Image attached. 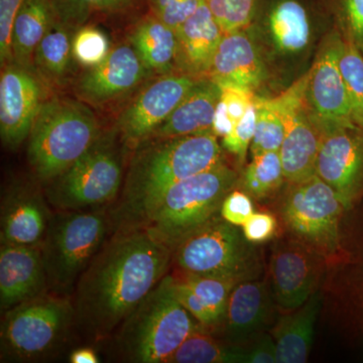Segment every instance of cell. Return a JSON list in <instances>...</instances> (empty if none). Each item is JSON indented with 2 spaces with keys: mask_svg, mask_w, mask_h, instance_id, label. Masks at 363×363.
<instances>
[{
  "mask_svg": "<svg viewBox=\"0 0 363 363\" xmlns=\"http://www.w3.org/2000/svg\"><path fill=\"white\" fill-rule=\"evenodd\" d=\"M176 33L178 71L196 79L207 78L224 33L204 0Z\"/></svg>",
  "mask_w": 363,
  "mask_h": 363,
  "instance_id": "22",
  "label": "cell"
},
{
  "mask_svg": "<svg viewBox=\"0 0 363 363\" xmlns=\"http://www.w3.org/2000/svg\"><path fill=\"white\" fill-rule=\"evenodd\" d=\"M257 111L255 135L250 152L252 156L267 152H279L285 136L283 111L276 97L257 96L255 102Z\"/></svg>",
  "mask_w": 363,
  "mask_h": 363,
  "instance_id": "32",
  "label": "cell"
},
{
  "mask_svg": "<svg viewBox=\"0 0 363 363\" xmlns=\"http://www.w3.org/2000/svg\"><path fill=\"white\" fill-rule=\"evenodd\" d=\"M0 331L1 362H33L52 355L75 327L71 296L51 291L4 313Z\"/></svg>",
  "mask_w": 363,
  "mask_h": 363,
  "instance_id": "7",
  "label": "cell"
},
{
  "mask_svg": "<svg viewBox=\"0 0 363 363\" xmlns=\"http://www.w3.org/2000/svg\"><path fill=\"white\" fill-rule=\"evenodd\" d=\"M174 290H175V295L179 302L194 317L196 321L201 325L203 328L213 333L215 330L213 319L205 306L202 304L201 301L193 292L192 289L186 285L180 279L174 277Z\"/></svg>",
  "mask_w": 363,
  "mask_h": 363,
  "instance_id": "43",
  "label": "cell"
},
{
  "mask_svg": "<svg viewBox=\"0 0 363 363\" xmlns=\"http://www.w3.org/2000/svg\"><path fill=\"white\" fill-rule=\"evenodd\" d=\"M220 87L210 78L197 79L188 94L182 99L171 116L152 133L149 138L212 133V125ZM147 138V140H149Z\"/></svg>",
  "mask_w": 363,
  "mask_h": 363,
  "instance_id": "23",
  "label": "cell"
},
{
  "mask_svg": "<svg viewBox=\"0 0 363 363\" xmlns=\"http://www.w3.org/2000/svg\"><path fill=\"white\" fill-rule=\"evenodd\" d=\"M202 0H149L152 14L177 30L195 13Z\"/></svg>",
  "mask_w": 363,
  "mask_h": 363,
  "instance_id": "40",
  "label": "cell"
},
{
  "mask_svg": "<svg viewBox=\"0 0 363 363\" xmlns=\"http://www.w3.org/2000/svg\"><path fill=\"white\" fill-rule=\"evenodd\" d=\"M342 35L337 28L322 40L309 70L307 100L323 133L332 126L357 125L352 121L350 99L344 83L339 52Z\"/></svg>",
  "mask_w": 363,
  "mask_h": 363,
  "instance_id": "14",
  "label": "cell"
},
{
  "mask_svg": "<svg viewBox=\"0 0 363 363\" xmlns=\"http://www.w3.org/2000/svg\"><path fill=\"white\" fill-rule=\"evenodd\" d=\"M247 347L215 337L211 331L199 328L167 360V363H245Z\"/></svg>",
  "mask_w": 363,
  "mask_h": 363,
  "instance_id": "29",
  "label": "cell"
},
{
  "mask_svg": "<svg viewBox=\"0 0 363 363\" xmlns=\"http://www.w3.org/2000/svg\"><path fill=\"white\" fill-rule=\"evenodd\" d=\"M147 73L131 45H121L101 64L87 69L76 84V94L88 104H107L135 89Z\"/></svg>",
  "mask_w": 363,
  "mask_h": 363,
  "instance_id": "17",
  "label": "cell"
},
{
  "mask_svg": "<svg viewBox=\"0 0 363 363\" xmlns=\"http://www.w3.org/2000/svg\"><path fill=\"white\" fill-rule=\"evenodd\" d=\"M224 33L247 30L255 18L257 0H204Z\"/></svg>",
  "mask_w": 363,
  "mask_h": 363,
  "instance_id": "36",
  "label": "cell"
},
{
  "mask_svg": "<svg viewBox=\"0 0 363 363\" xmlns=\"http://www.w3.org/2000/svg\"><path fill=\"white\" fill-rule=\"evenodd\" d=\"M172 274L192 289L193 292L211 315L215 330L219 329L225 316L230 294L234 286L242 281V279L217 274Z\"/></svg>",
  "mask_w": 363,
  "mask_h": 363,
  "instance_id": "31",
  "label": "cell"
},
{
  "mask_svg": "<svg viewBox=\"0 0 363 363\" xmlns=\"http://www.w3.org/2000/svg\"><path fill=\"white\" fill-rule=\"evenodd\" d=\"M130 42L147 71L161 76L179 72L176 30L156 16L140 21L130 35Z\"/></svg>",
  "mask_w": 363,
  "mask_h": 363,
  "instance_id": "26",
  "label": "cell"
},
{
  "mask_svg": "<svg viewBox=\"0 0 363 363\" xmlns=\"http://www.w3.org/2000/svg\"><path fill=\"white\" fill-rule=\"evenodd\" d=\"M324 262L322 255L293 238L277 243L269 262L277 304L288 311L304 305L317 291Z\"/></svg>",
  "mask_w": 363,
  "mask_h": 363,
  "instance_id": "16",
  "label": "cell"
},
{
  "mask_svg": "<svg viewBox=\"0 0 363 363\" xmlns=\"http://www.w3.org/2000/svg\"><path fill=\"white\" fill-rule=\"evenodd\" d=\"M285 182L279 152H267L252 156L240 175L238 187L252 199L266 201L281 190Z\"/></svg>",
  "mask_w": 363,
  "mask_h": 363,
  "instance_id": "30",
  "label": "cell"
},
{
  "mask_svg": "<svg viewBox=\"0 0 363 363\" xmlns=\"http://www.w3.org/2000/svg\"><path fill=\"white\" fill-rule=\"evenodd\" d=\"M133 150L121 197L111 205L112 231L140 225L172 186L225 161L211 133L149 138Z\"/></svg>",
  "mask_w": 363,
  "mask_h": 363,
  "instance_id": "2",
  "label": "cell"
},
{
  "mask_svg": "<svg viewBox=\"0 0 363 363\" xmlns=\"http://www.w3.org/2000/svg\"><path fill=\"white\" fill-rule=\"evenodd\" d=\"M172 267L175 274H217L247 281L259 274L260 259L242 229L219 213L177 245Z\"/></svg>",
  "mask_w": 363,
  "mask_h": 363,
  "instance_id": "9",
  "label": "cell"
},
{
  "mask_svg": "<svg viewBox=\"0 0 363 363\" xmlns=\"http://www.w3.org/2000/svg\"><path fill=\"white\" fill-rule=\"evenodd\" d=\"M101 135L97 117L82 100H45L26 147L33 175L47 185L84 156Z\"/></svg>",
  "mask_w": 363,
  "mask_h": 363,
  "instance_id": "4",
  "label": "cell"
},
{
  "mask_svg": "<svg viewBox=\"0 0 363 363\" xmlns=\"http://www.w3.org/2000/svg\"><path fill=\"white\" fill-rule=\"evenodd\" d=\"M316 175L337 194L345 210L363 198V128L332 126L325 130Z\"/></svg>",
  "mask_w": 363,
  "mask_h": 363,
  "instance_id": "12",
  "label": "cell"
},
{
  "mask_svg": "<svg viewBox=\"0 0 363 363\" xmlns=\"http://www.w3.org/2000/svg\"><path fill=\"white\" fill-rule=\"evenodd\" d=\"M26 0H0V64L13 63L11 32L16 14Z\"/></svg>",
  "mask_w": 363,
  "mask_h": 363,
  "instance_id": "41",
  "label": "cell"
},
{
  "mask_svg": "<svg viewBox=\"0 0 363 363\" xmlns=\"http://www.w3.org/2000/svg\"><path fill=\"white\" fill-rule=\"evenodd\" d=\"M322 306V294H313L304 305L279 318L272 336L277 347V362H307L314 339L315 323Z\"/></svg>",
  "mask_w": 363,
  "mask_h": 363,
  "instance_id": "24",
  "label": "cell"
},
{
  "mask_svg": "<svg viewBox=\"0 0 363 363\" xmlns=\"http://www.w3.org/2000/svg\"><path fill=\"white\" fill-rule=\"evenodd\" d=\"M69 360L72 363H97L99 362V357L93 348L83 347L78 348L71 353Z\"/></svg>",
  "mask_w": 363,
  "mask_h": 363,
  "instance_id": "46",
  "label": "cell"
},
{
  "mask_svg": "<svg viewBox=\"0 0 363 363\" xmlns=\"http://www.w3.org/2000/svg\"><path fill=\"white\" fill-rule=\"evenodd\" d=\"M278 228L276 217L267 212H255L241 226L243 234L248 241L255 245L272 240Z\"/></svg>",
  "mask_w": 363,
  "mask_h": 363,
  "instance_id": "44",
  "label": "cell"
},
{
  "mask_svg": "<svg viewBox=\"0 0 363 363\" xmlns=\"http://www.w3.org/2000/svg\"><path fill=\"white\" fill-rule=\"evenodd\" d=\"M267 76L262 54L247 28L224 33L207 78L255 91L264 84Z\"/></svg>",
  "mask_w": 363,
  "mask_h": 363,
  "instance_id": "21",
  "label": "cell"
},
{
  "mask_svg": "<svg viewBox=\"0 0 363 363\" xmlns=\"http://www.w3.org/2000/svg\"><path fill=\"white\" fill-rule=\"evenodd\" d=\"M253 213L252 198L241 189H233L226 196L220 208L222 218L235 226H242Z\"/></svg>",
  "mask_w": 363,
  "mask_h": 363,
  "instance_id": "42",
  "label": "cell"
},
{
  "mask_svg": "<svg viewBox=\"0 0 363 363\" xmlns=\"http://www.w3.org/2000/svg\"><path fill=\"white\" fill-rule=\"evenodd\" d=\"M217 84L220 87V97L215 111L212 133L223 138L255 105L257 94L255 91L231 83Z\"/></svg>",
  "mask_w": 363,
  "mask_h": 363,
  "instance_id": "33",
  "label": "cell"
},
{
  "mask_svg": "<svg viewBox=\"0 0 363 363\" xmlns=\"http://www.w3.org/2000/svg\"><path fill=\"white\" fill-rule=\"evenodd\" d=\"M308 81L309 71L276 96L285 123V136L279 152L288 184L316 175L323 130L308 104Z\"/></svg>",
  "mask_w": 363,
  "mask_h": 363,
  "instance_id": "11",
  "label": "cell"
},
{
  "mask_svg": "<svg viewBox=\"0 0 363 363\" xmlns=\"http://www.w3.org/2000/svg\"><path fill=\"white\" fill-rule=\"evenodd\" d=\"M111 50L108 37L95 26H82L74 33L72 51L79 65L94 68L107 58Z\"/></svg>",
  "mask_w": 363,
  "mask_h": 363,
  "instance_id": "35",
  "label": "cell"
},
{
  "mask_svg": "<svg viewBox=\"0 0 363 363\" xmlns=\"http://www.w3.org/2000/svg\"><path fill=\"white\" fill-rule=\"evenodd\" d=\"M49 291L40 245H1L0 247V310Z\"/></svg>",
  "mask_w": 363,
  "mask_h": 363,
  "instance_id": "18",
  "label": "cell"
},
{
  "mask_svg": "<svg viewBox=\"0 0 363 363\" xmlns=\"http://www.w3.org/2000/svg\"><path fill=\"white\" fill-rule=\"evenodd\" d=\"M337 30L363 54V0H331Z\"/></svg>",
  "mask_w": 363,
  "mask_h": 363,
  "instance_id": "38",
  "label": "cell"
},
{
  "mask_svg": "<svg viewBox=\"0 0 363 363\" xmlns=\"http://www.w3.org/2000/svg\"><path fill=\"white\" fill-rule=\"evenodd\" d=\"M272 314V300L266 281L247 279L234 286L219 330L228 342H245L264 331Z\"/></svg>",
  "mask_w": 363,
  "mask_h": 363,
  "instance_id": "20",
  "label": "cell"
},
{
  "mask_svg": "<svg viewBox=\"0 0 363 363\" xmlns=\"http://www.w3.org/2000/svg\"><path fill=\"white\" fill-rule=\"evenodd\" d=\"M116 130L102 133L77 162L47 184V201L58 211L109 206L116 201L124 181L123 149Z\"/></svg>",
  "mask_w": 363,
  "mask_h": 363,
  "instance_id": "8",
  "label": "cell"
},
{
  "mask_svg": "<svg viewBox=\"0 0 363 363\" xmlns=\"http://www.w3.org/2000/svg\"><path fill=\"white\" fill-rule=\"evenodd\" d=\"M247 347L245 363L277 362V347L274 338L269 334H260L252 345Z\"/></svg>",
  "mask_w": 363,
  "mask_h": 363,
  "instance_id": "45",
  "label": "cell"
},
{
  "mask_svg": "<svg viewBox=\"0 0 363 363\" xmlns=\"http://www.w3.org/2000/svg\"><path fill=\"white\" fill-rule=\"evenodd\" d=\"M173 250L147 227L112 231L79 279L73 295L75 327L104 342L171 271Z\"/></svg>",
  "mask_w": 363,
  "mask_h": 363,
  "instance_id": "1",
  "label": "cell"
},
{
  "mask_svg": "<svg viewBox=\"0 0 363 363\" xmlns=\"http://www.w3.org/2000/svg\"><path fill=\"white\" fill-rule=\"evenodd\" d=\"M240 174L225 161L172 186L140 225L174 250L182 240L220 213L224 199L238 188Z\"/></svg>",
  "mask_w": 363,
  "mask_h": 363,
  "instance_id": "5",
  "label": "cell"
},
{
  "mask_svg": "<svg viewBox=\"0 0 363 363\" xmlns=\"http://www.w3.org/2000/svg\"><path fill=\"white\" fill-rule=\"evenodd\" d=\"M339 67L347 91L353 123L363 128V54L354 43L343 37Z\"/></svg>",
  "mask_w": 363,
  "mask_h": 363,
  "instance_id": "34",
  "label": "cell"
},
{
  "mask_svg": "<svg viewBox=\"0 0 363 363\" xmlns=\"http://www.w3.org/2000/svg\"><path fill=\"white\" fill-rule=\"evenodd\" d=\"M56 18L51 0H26L11 32V54L14 63L33 68V56L45 33Z\"/></svg>",
  "mask_w": 363,
  "mask_h": 363,
  "instance_id": "27",
  "label": "cell"
},
{
  "mask_svg": "<svg viewBox=\"0 0 363 363\" xmlns=\"http://www.w3.org/2000/svg\"><path fill=\"white\" fill-rule=\"evenodd\" d=\"M197 79L176 72L147 85L116 121V133L125 147L135 149L147 140L188 94Z\"/></svg>",
  "mask_w": 363,
  "mask_h": 363,
  "instance_id": "13",
  "label": "cell"
},
{
  "mask_svg": "<svg viewBox=\"0 0 363 363\" xmlns=\"http://www.w3.org/2000/svg\"><path fill=\"white\" fill-rule=\"evenodd\" d=\"M75 30L55 18L33 56V68L52 84L62 85L71 74L75 61L72 40Z\"/></svg>",
  "mask_w": 363,
  "mask_h": 363,
  "instance_id": "28",
  "label": "cell"
},
{
  "mask_svg": "<svg viewBox=\"0 0 363 363\" xmlns=\"http://www.w3.org/2000/svg\"><path fill=\"white\" fill-rule=\"evenodd\" d=\"M44 86L35 69L13 63L0 76V136L4 147L18 150L28 140L40 107Z\"/></svg>",
  "mask_w": 363,
  "mask_h": 363,
  "instance_id": "15",
  "label": "cell"
},
{
  "mask_svg": "<svg viewBox=\"0 0 363 363\" xmlns=\"http://www.w3.org/2000/svg\"><path fill=\"white\" fill-rule=\"evenodd\" d=\"M345 211L335 191L317 175L288 184L279 213L294 240L328 260L341 247V219Z\"/></svg>",
  "mask_w": 363,
  "mask_h": 363,
  "instance_id": "10",
  "label": "cell"
},
{
  "mask_svg": "<svg viewBox=\"0 0 363 363\" xmlns=\"http://www.w3.org/2000/svg\"><path fill=\"white\" fill-rule=\"evenodd\" d=\"M199 328L201 325L177 298L174 277L169 272L108 340L119 362L167 363L188 336Z\"/></svg>",
  "mask_w": 363,
  "mask_h": 363,
  "instance_id": "3",
  "label": "cell"
},
{
  "mask_svg": "<svg viewBox=\"0 0 363 363\" xmlns=\"http://www.w3.org/2000/svg\"><path fill=\"white\" fill-rule=\"evenodd\" d=\"M255 121H257V111L253 105L234 126L233 130L221 138L222 149L235 157L240 166L245 164L247 150L252 145L253 135H255Z\"/></svg>",
  "mask_w": 363,
  "mask_h": 363,
  "instance_id": "39",
  "label": "cell"
},
{
  "mask_svg": "<svg viewBox=\"0 0 363 363\" xmlns=\"http://www.w3.org/2000/svg\"><path fill=\"white\" fill-rule=\"evenodd\" d=\"M57 18L76 30L94 11H112L125 6L130 0H51Z\"/></svg>",
  "mask_w": 363,
  "mask_h": 363,
  "instance_id": "37",
  "label": "cell"
},
{
  "mask_svg": "<svg viewBox=\"0 0 363 363\" xmlns=\"http://www.w3.org/2000/svg\"><path fill=\"white\" fill-rule=\"evenodd\" d=\"M51 216L38 189L11 188L1 203V245H42Z\"/></svg>",
  "mask_w": 363,
  "mask_h": 363,
  "instance_id": "19",
  "label": "cell"
},
{
  "mask_svg": "<svg viewBox=\"0 0 363 363\" xmlns=\"http://www.w3.org/2000/svg\"><path fill=\"white\" fill-rule=\"evenodd\" d=\"M264 32L279 56H300L311 44V21L307 9L298 0L274 2L266 16Z\"/></svg>",
  "mask_w": 363,
  "mask_h": 363,
  "instance_id": "25",
  "label": "cell"
},
{
  "mask_svg": "<svg viewBox=\"0 0 363 363\" xmlns=\"http://www.w3.org/2000/svg\"><path fill=\"white\" fill-rule=\"evenodd\" d=\"M111 233V205L52 213L40 245L49 291L72 297L81 274Z\"/></svg>",
  "mask_w": 363,
  "mask_h": 363,
  "instance_id": "6",
  "label": "cell"
}]
</instances>
